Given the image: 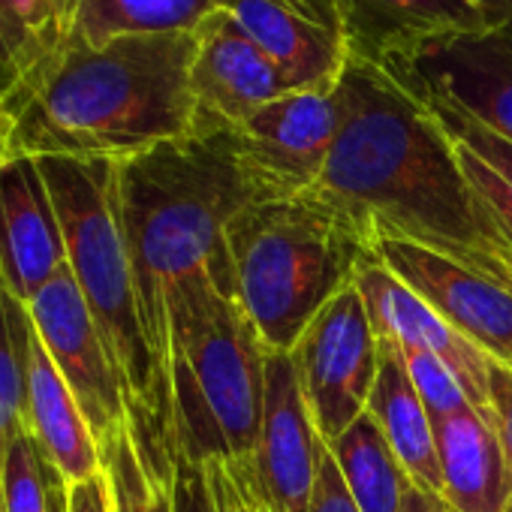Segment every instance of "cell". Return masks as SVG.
<instances>
[{
  "label": "cell",
  "instance_id": "836d02e7",
  "mask_svg": "<svg viewBox=\"0 0 512 512\" xmlns=\"http://www.w3.org/2000/svg\"><path fill=\"white\" fill-rule=\"evenodd\" d=\"M473 4L485 16L488 28H497V25H509L512 22V0H473Z\"/></svg>",
  "mask_w": 512,
  "mask_h": 512
},
{
  "label": "cell",
  "instance_id": "7a4b0ae2",
  "mask_svg": "<svg viewBox=\"0 0 512 512\" xmlns=\"http://www.w3.org/2000/svg\"><path fill=\"white\" fill-rule=\"evenodd\" d=\"M196 31L67 49L16 106L0 109V160H124L196 130Z\"/></svg>",
  "mask_w": 512,
  "mask_h": 512
},
{
  "label": "cell",
  "instance_id": "e0dca14e",
  "mask_svg": "<svg viewBox=\"0 0 512 512\" xmlns=\"http://www.w3.org/2000/svg\"><path fill=\"white\" fill-rule=\"evenodd\" d=\"M347 55L374 67L407 61L434 43L488 31L473 0H338Z\"/></svg>",
  "mask_w": 512,
  "mask_h": 512
},
{
  "label": "cell",
  "instance_id": "d4e9b609",
  "mask_svg": "<svg viewBox=\"0 0 512 512\" xmlns=\"http://www.w3.org/2000/svg\"><path fill=\"white\" fill-rule=\"evenodd\" d=\"M109 485V512H175L172 479L148 464L130 422L100 449Z\"/></svg>",
  "mask_w": 512,
  "mask_h": 512
},
{
  "label": "cell",
  "instance_id": "5b68a950",
  "mask_svg": "<svg viewBox=\"0 0 512 512\" xmlns=\"http://www.w3.org/2000/svg\"><path fill=\"white\" fill-rule=\"evenodd\" d=\"M67 244V266L118 371L133 437L154 470L175 476L172 401L151 353L115 202V160L34 157Z\"/></svg>",
  "mask_w": 512,
  "mask_h": 512
},
{
  "label": "cell",
  "instance_id": "7402d4cb",
  "mask_svg": "<svg viewBox=\"0 0 512 512\" xmlns=\"http://www.w3.org/2000/svg\"><path fill=\"white\" fill-rule=\"evenodd\" d=\"M341 467L347 491L359 512H401L413 479L392 452L380 425L365 410L338 440L326 443Z\"/></svg>",
  "mask_w": 512,
  "mask_h": 512
},
{
  "label": "cell",
  "instance_id": "e575fe53",
  "mask_svg": "<svg viewBox=\"0 0 512 512\" xmlns=\"http://www.w3.org/2000/svg\"><path fill=\"white\" fill-rule=\"evenodd\" d=\"M52 512H67V485H64V479L52 482Z\"/></svg>",
  "mask_w": 512,
  "mask_h": 512
},
{
  "label": "cell",
  "instance_id": "30bf717a",
  "mask_svg": "<svg viewBox=\"0 0 512 512\" xmlns=\"http://www.w3.org/2000/svg\"><path fill=\"white\" fill-rule=\"evenodd\" d=\"M374 260L425 299L491 362L512 368V293L410 241L380 238Z\"/></svg>",
  "mask_w": 512,
  "mask_h": 512
},
{
  "label": "cell",
  "instance_id": "44dd1931",
  "mask_svg": "<svg viewBox=\"0 0 512 512\" xmlns=\"http://www.w3.org/2000/svg\"><path fill=\"white\" fill-rule=\"evenodd\" d=\"M368 413L380 425L392 452L416 482V488L428 494H443V473L437 455L434 422L407 377V368L392 341L380 338V368L368 398Z\"/></svg>",
  "mask_w": 512,
  "mask_h": 512
},
{
  "label": "cell",
  "instance_id": "d6986e66",
  "mask_svg": "<svg viewBox=\"0 0 512 512\" xmlns=\"http://www.w3.org/2000/svg\"><path fill=\"white\" fill-rule=\"evenodd\" d=\"M31 407H28V434L37 440L49 467L64 479V485L85 482L103 470L100 446L91 434V425L46 353L40 335L31 338Z\"/></svg>",
  "mask_w": 512,
  "mask_h": 512
},
{
  "label": "cell",
  "instance_id": "d6a6232c",
  "mask_svg": "<svg viewBox=\"0 0 512 512\" xmlns=\"http://www.w3.org/2000/svg\"><path fill=\"white\" fill-rule=\"evenodd\" d=\"M401 512H452V509L443 503V497L428 494V491H422V488H416V485H413V491L407 494V500H404V509H401Z\"/></svg>",
  "mask_w": 512,
  "mask_h": 512
},
{
  "label": "cell",
  "instance_id": "ffe728a7",
  "mask_svg": "<svg viewBox=\"0 0 512 512\" xmlns=\"http://www.w3.org/2000/svg\"><path fill=\"white\" fill-rule=\"evenodd\" d=\"M443 503L452 512H506L512 476L494 428L470 407L434 425Z\"/></svg>",
  "mask_w": 512,
  "mask_h": 512
},
{
  "label": "cell",
  "instance_id": "d590c367",
  "mask_svg": "<svg viewBox=\"0 0 512 512\" xmlns=\"http://www.w3.org/2000/svg\"><path fill=\"white\" fill-rule=\"evenodd\" d=\"M0 512H7V509H4V491H0Z\"/></svg>",
  "mask_w": 512,
  "mask_h": 512
},
{
  "label": "cell",
  "instance_id": "1f68e13d",
  "mask_svg": "<svg viewBox=\"0 0 512 512\" xmlns=\"http://www.w3.org/2000/svg\"><path fill=\"white\" fill-rule=\"evenodd\" d=\"M67 512H109V485L103 470L85 482L67 485Z\"/></svg>",
  "mask_w": 512,
  "mask_h": 512
},
{
  "label": "cell",
  "instance_id": "3957f363",
  "mask_svg": "<svg viewBox=\"0 0 512 512\" xmlns=\"http://www.w3.org/2000/svg\"><path fill=\"white\" fill-rule=\"evenodd\" d=\"M260 199L235 130H193L115 160V202L142 326L169 386V299L226 256L229 220ZM172 401V398H169Z\"/></svg>",
  "mask_w": 512,
  "mask_h": 512
},
{
  "label": "cell",
  "instance_id": "83f0119b",
  "mask_svg": "<svg viewBox=\"0 0 512 512\" xmlns=\"http://www.w3.org/2000/svg\"><path fill=\"white\" fill-rule=\"evenodd\" d=\"M217 512H272L253 455L202 464Z\"/></svg>",
  "mask_w": 512,
  "mask_h": 512
},
{
  "label": "cell",
  "instance_id": "6da1fadb",
  "mask_svg": "<svg viewBox=\"0 0 512 512\" xmlns=\"http://www.w3.org/2000/svg\"><path fill=\"white\" fill-rule=\"evenodd\" d=\"M338 94L344 121L317 187L356 211L374 244H419L512 293V247L431 109L359 58H347Z\"/></svg>",
  "mask_w": 512,
  "mask_h": 512
},
{
  "label": "cell",
  "instance_id": "277c9868",
  "mask_svg": "<svg viewBox=\"0 0 512 512\" xmlns=\"http://www.w3.org/2000/svg\"><path fill=\"white\" fill-rule=\"evenodd\" d=\"M232 290L269 353H293L314 317L374 260V235L323 187L253 199L226 232Z\"/></svg>",
  "mask_w": 512,
  "mask_h": 512
},
{
  "label": "cell",
  "instance_id": "ac0fdd59",
  "mask_svg": "<svg viewBox=\"0 0 512 512\" xmlns=\"http://www.w3.org/2000/svg\"><path fill=\"white\" fill-rule=\"evenodd\" d=\"M85 0H0V109L25 100L67 55Z\"/></svg>",
  "mask_w": 512,
  "mask_h": 512
},
{
  "label": "cell",
  "instance_id": "4dcf8cb0",
  "mask_svg": "<svg viewBox=\"0 0 512 512\" xmlns=\"http://www.w3.org/2000/svg\"><path fill=\"white\" fill-rule=\"evenodd\" d=\"M311 512H359V506L353 503V497H350V491H347V482H344V476H341V467H338V461L332 458L329 446L323 449V458H320Z\"/></svg>",
  "mask_w": 512,
  "mask_h": 512
},
{
  "label": "cell",
  "instance_id": "9a60e30c",
  "mask_svg": "<svg viewBox=\"0 0 512 512\" xmlns=\"http://www.w3.org/2000/svg\"><path fill=\"white\" fill-rule=\"evenodd\" d=\"M64 269V229L37 160H0V287L28 308Z\"/></svg>",
  "mask_w": 512,
  "mask_h": 512
},
{
  "label": "cell",
  "instance_id": "2e32d148",
  "mask_svg": "<svg viewBox=\"0 0 512 512\" xmlns=\"http://www.w3.org/2000/svg\"><path fill=\"white\" fill-rule=\"evenodd\" d=\"M356 290L365 299L377 338L419 347L449 365L458 377L473 410L494 428L491 416V359L470 344L455 326H449L425 299H419L404 281H398L377 260L359 269Z\"/></svg>",
  "mask_w": 512,
  "mask_h": 512
},
{
  "label": "cell",
  "instance_id": "9c48e42d",
  "mask_svg": "<svg viewBox=\"0 0 512 512\" xmlns=\"http://www.w3.org/2000/svg\"><path fill=\"white\" fill-rule=\"evenodd\" d=\"M28 314L46 353L73 389L97 446L103 449L130 422V413L112 356L70 266L37 293V299L28 305Z\"/></svg>",
  "mask_w": 512,
  "mask_h": 512
},
{
  "label": "cell",
  "instance_id": "f546056e",
  "mask_svg": "<svg viewBox=\"0 0 512 512\" xmlns=\"http://www.w3.org/2000/svg\"><path fill=\"white\" fill-rule=\"evenodd\" d=\"M491 416H494V434L500 440L512 476V368L500 362H491Z\"/></svg>",
  "mask_w": 512,
  "mask_h": 512
},
{
  "label": "cell",
  "instance_id": "7c38bea8",
  "mask_svg": "<svg viewBox=\"0 0 512 512\" xmlns=\"http://www.w3.org/2000/svg\"><path fill=\"white\" fill-rule=\"evenodd\" d=\"M190 88L196 130H238L263 106L293 91L281 67L223 10L196 28Z\"/></svg>",
  "mask_w": 512,
  "mask_h": 512
},
{
  "label": "cell",
  "instance_id": "5bb4252c",
  "mask_svg": "<svg viewBox=\"0 0 512 512\" xmlns=\"http://www.w3.org/2000/svg\"><path fill=\"white\" fill-rule=\"evenodd\" d=\"M323 449L326 440L305 404L293 356L269 353L263 428L253 464L272 512H311Z\"/></svg>",
  "mask_w": 512,
  "mask_h": 512
},
{
  "label": "cell",
  "instance_id": "603a6c76",
  "mask_svg": "<svg viewBox=\"0 0 512 512\" xmlns=\"http://www.w3.org/2000/svg\"><path fill=\"white\" fill-rule=\"evenodd\" d=\"M223 0H85L70 49H103L118 37L196 31Z\"/></svg>",
  "mask_w": 512,
  "mask_h": 512
},
{
  "label": "cell",
  "instance_id": "8fae6325",
  "mask_svg": "<svg viewBox=\"0 0 512 512\" xmlns=\"http://www.w3.org/2000/svg\"><path fill=\"white\" fill-rule=\"evenodd\" d=\"M383 70L410 88L464 109L512 142V22L449 37Z\"/></svg>",
  "mask_w": 512,
  "mask_h": 512
},
{
  "label": "cell",
  "instance_id": "8992f818",
  "mask_svg": "<svg viewBox=\"0 0 512 512\" xmlns=\"http://www.w3.org/2000/svg\"><path fill=\"white\" fill-rule=\"evenodd\" d=\"M269 350L235 299L229 260L184 281L169 299V398L175 458H247L266 407Z\"/></svg>",
  "mask_w": 512,
  "mask_h": 512
},
{
  "label": "cell",
  "instance_id": "4316f807",
  "mask_svg": "<svg viewBox=\"0 0 512 512\" xmlns=\"http://www.w3.org/2000/svg\"><path fill=\"white\" fill-rule=\"evenodd\" d=\"M395 344V341H392ZM404 368H407V377L413 380L431 422H443V419H452L464 410H470L473 404L467 401L458 377L449 371V365L419 347H404V344H395Z\"/></svg>",
  "mask_w": 512,
  "mask_h": 512
},
{
  "label": "cell",
  "instance_id": "52a82bcc",
  "mask_svg": "<svg viewBox=\"0 0 512 512\" xmlns=\"http://www.w3.org/2000/svg\"><path fill=\"white\" fill-rule=\"evenodd\" d=\"M290 356L320 437L338 440L368 410L380 368V338L356 284L314 317Z\"/></svg>",
  "mask_w": 512,
  "mask_h": 512
},
{
  "label": "cell",
  "instance_id": "ba28073f",
  "mask_svg": "<svg viewBox=\"0 0 512 512\" xmlns=\"http://www.w3.org/2000/svg\"><path fill=\"white\" fill-rule=\"evenodd\" d=\"M341 121L338 85L290 91L247 118L235 130L238 157L260 199L314 190L326 172Z\"/></svg>",
  "mask_w": 512,
  "mask_h": 512
},
{
  "label": "cell",
  "instance_id": "8d00e7d4",
  "mask_svg": "<svg viewBox=\"0 0 512 512\" xmlns=\"http://www.w3.org/2000/svg\"><path fill=\"white\" fill-rule=\"evenodd\" d=\"M506 512H512V503H509V509H506Z\"/></svg>",
  "mask_w": 512,
  "mask_h": 512
},
{
  "label": "cell",
  "instance_id": "f1b7e54d",
  "mask_svg": "<svg viewBox=\"0 0 512 512\" xmlns=\"http://www.w3.org/2000/svg\"><path fill=\"white\" fill-rule=\"evenodd\" d=\"M172 503L175 512H217L205 467L187 458H175V479H172Z\"/></svg>",
  "mask_w": 512,
  "mask_h": 512
},
{
  "label": "cell",
  "instance_id": "4fadbf2b",
  "mask_svg": "<svg viewBox=\"0 0 512 512\" xmlns=\"http://www.w3.org/2000/svg\"><path fill=\"white\" fill-rule=\"evenodd\" d=\"M220 10L281 67L293 91L341 82L350 55L338 0H223Z\"/></svg>",
  "mask_w": 512,
  "mask_h": 512
},
{
  "label": "cell",
  "instance_id": "484cf974",
  "mask_svg": "<svg viewBox=\"0 0 512 512\" xmlns=\"http://www.w3.org/2000/svg\"><path fill=\"white\" fill-rule=\"evenodd\" d=\"M61 479L43 458L37 440L22 434L0 467V491L7 512H52V482Z\"/></svg>",
  "mask_w": 512,
  "mask_h": 512
},
{
  "label": "cell",
  "instance_id": "cb8c5ba5",
  "mask_svg": "<svg viewBox=\"0 0 512 512\" xmlns=\"http://www.w3.org/2000/svg\"><path fill=\"white\" fill-rule=\"evenodd\" d=\"M31 314L0 287V467L10 446L28 434L31 407Z\"/></svg>",
  "mask_w": 512,
  "mask_h": 512
}]
</instances>
